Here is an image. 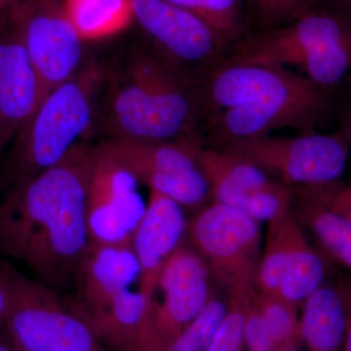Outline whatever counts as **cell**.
Segmentation results:
<instances>
[{"mask_svg": "<svg viewBox=\"0 0 351 351\" xmlns=\"http://www.w3.org/2000/svg\"><path fill=\"white\" fill-rule=\"evenodd\" d=\"M7 308H8V302H7L5 289L2 281L0 280V332L5 330Z\"/></svg>", "mask_w": 351, "mask_h": 351, "instance_id": "cell-29", "label": "cell"}, {"mask_svg": "<svg viewBox=\"0 0 351 351\" xmlns=\"http://www.w3.org/2000/svg\"><path fill=\"white\" fill-rule=\"evenodd\" d=\"M217 149L241 157L293 188L338 182L350 152L343 136L314 133L293 138L265 135L240 138Z\"/></svg>", "mask_w": 351, "mask_h": 351, "instance_id": "cell-7", "label": "cell"}, {"mask_svg": "<svg viewBox=\"0 0 351 351\" xmlns=\"http://www.w3.org/2000/svg\"><path fill=\"white\" fill-rule=\"evenodd\" d=\"M93 152L75 145L60 162L15 184L0 203V253L24 263L56 291L73 284L89 249Z\"/></svg>", "mask_w": 351, "mask_h": 351, "instance_id": "cell-1", "label": "cell"}, {"mask_svg": "<svg viewBox=\"0 0 351 351\" xmlns=\"http://www.w3.org/2000/svg\"><path fill=\"white\" fill-rule=\"evenodd\" d=\"M138 182L106 145L94 149L87 193L90 243L130 245L147 209Z\"/></svg>", "mask_w": 351, "mask_h": 351, "instance_id": "cell-9", "label": "cell"}, {"mask_svg": "<svg viewBox=\"0 0 351 351\" xmlns=\"http://www.w3.org/2000/svg\"><path fill=\"white\" fill-rule=\"evenodd\" d=\"M138 182L176 201L195 207L210 195V184L200 168L204 151L201 136L169 142L115 140L105 144Z\"/></svg>", "mask_w": 351, "mask_h": 351, "instance_id": "cell-8", "label": "cell"}, {"mask_svg": "<svg viewBox=\"0 0 351 351\" xmlns=\"http://www.w3.org/2000/svg\"><path fill=\"white\" fill-rule=\"evenodd\" d=\"M302 189L309 195L351 223V184L341 186L338 182H335L329 186Z\"/></svg>", "mask_w": 351, "mask_h": 351, "instance_id": "cell-26", "label": "cell"}, {"mask_svg": "<svg viewBox=\"0 0 351 351\" xmlns=\"http://www.w3.org/2000/svg\"><path fill=\"white\" fill-rule=\"evenodd\" d=\"M228 311L225 302L212 298L195 319L168 343L165 351H206Z\"/></svg>", "mask_w": 351, "mask_h": 351, "instance_id": "cell-23", "label": "cell"}, {"mask_svg": "<svg viewBox=\"0 0 351 351\" xmlns=\"http://www.w3.org/2000/svg\"><path fill=\"white\" fill-rule=\"evenodd\" d=\"M291 211L306 226L325 250L351 271V223L302 188H294Z\"/></svg>", "mask_w": 351, "mask_h": 351, "instance_id": "cell-18", "label": "cell"}, {"mask_svg": "<svg viewBox=\"0 0 351 351\" xmlns=\"http://www.w3.org/2000/svg\"><path fill=\"white\" fill-rule=\"evenodd\" d=\"M348 306H350V311L351 313V295H350V302H348Z\"/></svg>", "mask_w": 351, "mask_h": 351, "instance_id": "cell-35", "label": "cell"}, {"mask_svg": "<svg viewBox=\"0 0 351 351\" xmlns=\"http://www.w3.org/2000/svg\"><path fill=\"white\" fill-rule=\"evenodd\" d=\"M326 274L324 261L304 235L302 223H295L292 246L277 298L297 307L322 286Z\"/></svg>", "mask_w": 351, "mask_h": 351, "instance_id": "cell-19", "label": "cell"}, {"mask_svg": "<svg viewBox=\"0 0 351 351\" xmlns=\"http://www.w3.org/2000/svg\"><path fill=\"white\" fill-rule=\"evenodd\" d=\"M346 142H348V145L351 147V117L350 119V122H348V130H346Z\"/></svg>", "mask_w": 351, "mask_h": 351, "instance_id": "cell-33", "label": "cell"}, {"mask_svg": "<svg viewBox=\"0 0 351 351\" xmlns=\"http://www.w3.org/2000/svg\"><path fill=\"white\" fill-rule=\"evenodd\" d=\"M191 244L209 274L230 298L257 294L261 252L260 223L228 205L214 201L188 223Z\"/></svg>", "mask_w": 351, "mask_h": 351, "instance_id": "cell-6", "label": "cell"}, {"mask_svg": "<svg viewBox=\"0 0 351 351\" xmlns=\"http://www.w3.org/2000/svg\"><path fill=\"white\" fill-rule=\"evenodd\" d=\"M11 17L38 76L43 101L76 75L82 39L58 0H27Z\"/></svg>", "mask_w": 351, "mask_h": 351, "instance_id": "cell-10", "label": "cell"}, {"mask_svg": "<svg viewBox=\"0 0 351 351\" xmlns=\"http://www.w3.org/2000/svg\"><path fill=\"white\" fill-rule=\"evenodd\" d=\"M13 346H14V345H13ZM14 348H15L16 351H23V350H19V348H16V346H14Z\"/></svg>", "mask_w": 351, "mask_h": 351, "instance_id": "cell-36", "label": "cell"}, {"mask_svg": "<svg viewBox=\"0 0 351 351\" xmlns=\"http://www.w3.org/2000/svg\"><path fill=\"white\" fill-rule=\"evenodd\" d=\"M256 297L249 302L246 308L244 345L250 351H274V345L269 332L256 306Z\"/></svg>", "mask_w": 351, "mask_h": 351, "instance_id": "cell-27", "label": "cell"}, {"mask_svg": "<svg viewBox=\"0 0 351 351\" xmlns=\"http://www.w3.org/2000/svg\"><path fill=\"white\" fill-rule=\"evenodd\" d=\"M330 1L334 2L338 5L351 7V0H330Z\"/></svg>", "mask_w": 351, "mask_h": 351, "instance_id": "cell-32", "label": "cell"}, {"mask_svg": "<svg viewBox=\"0 0 351 351\" xmlns=\"http://www.w3.org/2000/svg\"><path fill=\"white\" fill-rule=\"evenodd\" d=\"M134 20L156 46L159 56L200 78L226 59L225 46L199 18L166 0H131ZM193 77V76H191Z\"/></svg>", "mask_w": 351, "mask_h": 351, "instance_id": "cell-11", "label": "cell"}, {"mask_svg": "<svg viewBox=\"0 0 351 351\" xmlns=\"http://www.w3.org/2000/svg\"><path fill=\"white\" fill-rule=\"evenodd\" d=\"M0 149L16 138L41 101L38 78L13 18L0 23Z\"/></svg>", "mask_w": 351, "mask_h": 351, "instance_id": "cell-14", "label": "cell"}, {"mask_svg": "<svg viewBox=\"0 0 351 351\" xmlns=\"http://www.w3.org/2000/svg\"><path fill=\"white\" fill-rule=\"evenodd\" d=\"M343 351H351V318L350 316H348V329H346Z\"/></svg>", "mask_w": 351, "mask_h": 351, "instance_id": "cell-31", "label": "cell"}, {"mask_svg": "<svg viewBox=\"0 0 351 351\" xmlns=\"http://www.w3.org/2000/svg\"><path fill=\"white\" fill-rule=\"evenodd\" d=\"M257 294L249 298H230L228 313L206 351H241L247 306Z\"/></svg>", "mask_w": 351, "mask_h": 351, "instance_id": "cell-24", "label": "cell"}, {"mask_svg": "<svg viewBox=\"0 0 351 351\" xmlns=\"http://www.w3.org/2000/svg\"><path fill=\"white\" fill-rule=\"evenodd\" d=\"M198 88L213 147L276 129L313 133L329 110L324 88L283 69L221 62Z\"/></svg>", "mask_w": 351, "mask_h": 351, "instance_id": "cell-2", "label": "cell"}, {"mask_svg": "<svg viewBox=\"0 0 351 351\" xmlns=\"http://www.w3.org/2000/svg\"><path fill=\"white\" fill-rule=\"evenodd\" d=\"M113 90L108 124L115 140L169 142L200 136L199 88L156 53L138 52Z\"/></svg>", "mask_w": 351, "mask_h": 351, "instance_id": "cell-3", "label": "cell"}, {"mask_svg": "<svg viewBox=\"0 0 351 351\" xmlns=\"http://www.w3.org/2000/svg\"><path fill=\"white\" fill-rule=\"evenodd\" d=\"M313 0H256L254 10L261 25L276 29L311 12Z\"/></svg>", "mask_w": 351, "mask_h": 351, "instance_id": "cell-25", "label": "cell"}, {"mask_svg": "<svg viewBox=\"0 0 351 351\" xmlns=\"http://www.w3.org/2000/svg\"><path fill=\"white\" fill-rule=\"evenodd\" d=\"M298 219L292 211L269 221L267 239L256 287L258 294L277 297L292 246L293 230Z\"/></svg>", "mask_w": 351, "mask_h": 351, "instance_id": "cell-21", "label": "cell"}, {"mask_svg": "<svg viewBox=\"0 0 351 351\" xmlns=\"http://www.w3.org/2000/svg\"><path fill=\"white\" fill-rule=\"evenodd\" d=\"M304 304L300 336L306 351H343L348 314L338 289L321 286Z\"/></svg>", "mask_w": 351, "mask_h": 351, "instance_id": "cell-17", "label": "cell"}, {"mask_svg": "<svg viewBox=\"0 0 351 351\" xmlns=\"http://www.w3.org/2000/svg\"><path fill=\"white\" fill-rule=\"evenodd\" d=\"M186 230L188 223L181 205L151 189L147 209L130 243L141 267V291L149 299L159 272L181 246Z\"/></svg>", "mask_w": 351, "mask_h": 351, "instance_id": "cell-15", "label": "cell"}, {"mask_svg": "<svg viewBox=\"0 0 351 351\" xmlns=\"http://www.w3.org/2000/svg\"><path fill=\"white\" fill-rule=\"evenodd\" d=\"M350 31V25L341 16L311 11L289 24L245 36L228 51L223 62L270 68H302L321 44Z\"/></svg>", "mask_w": 351, "mask_h": 351, "instance_id": "cell-12", "label": "cell"}, {"mask_svg": "<svg viewBox=\"0 0 351 351\" xmlns=\"http://www.w3.org/2000/svg\"><path fill=\"white\" fill-rule=\"evenodd\" d=\"M5 289V332L23 351H110L57 291L0 261Z\"/></svg>", "mask_w": 351, "mask_h": 351, "instance_id": "cell-5", "label": "cell"}, {"mask_svg": "<svg viewBox=\"0 0 351 351\" xmlns=\"http://www.w3.org/2000/svg\"><path fill=\"white\" fill-rule=\"evenodd\" d=\"M256 0H246L247 4L251 7V8H254V5H255Z\"/></svg>", "mask_w": 351, "mask_h": 351, "instance_id": "cell-34", "label": "cell"}, {"mask_svg": "<svg viewBox=\"0 0 351 351\" xmlns=\"http://www.w3.org/2000/svg\"><path fill=\"white\" fill-rule=\"evenodd\" d=\"M100 69L92 68L60 85L44 98L16 136L9 174L15 184L62 160L91 125Z\"/></svg>", "mask_w": 351, "mask_h": 351, "instance_id": "cell-4", "label": "cell"}, {"mask_svg": "<svg viewBox=\"0 0 351 351\" xmlns=\"http://www.w3.org/2000/svg\"><path fill=\"white\" fill-rule=\"evenodd\" d=\"M63 3L82 41L112 36L133 18L131 0H64Z\"/></svg>", "mask_w": 351, "mask_h": 351, "instance_id": "cell-20", "label": "cell"}, {"mask_svg": "<svg viewBox=\"0 0 351 351\" xmlns=\"http://www.w3.org/2000/svg\"><path fill=\"white\" fill-rule=\"evenodd\" d=\"M27 0H0V22L8 19Z\"/></svg>", "mask_w": 351, "mask_h": 351, "instance_id": "cell-28", "label": "cell"}, {"mask_svg": "<svg viewBox=\"0 0 351 351\" xmlns=\"http://www.w3.org/2000/svg\"><path fill=\"white\" fill-rule=\"evenodd\" d=\"M0 351H16L5 331L0 332Z\"/></svg>", "mask_w": 351, "mask_h": 351, "instance_id": "cell-30", "label": "cell"}, {"mask_svg": "<svg viewBox=\"0 0 351 351\" xmlns=\"http://www.w3.org/2000/svg\"><path fill=\"white\" fill-rule=\"evenodd\" d=\"M140 278V265L131 245L90 243L71 284L75 289L73 301L66 304L82 315L132 288Z\"/></svg>", "mask_w": 351, "mask_h": 351, "instance_id": "cell-16", "label": "cell"}, {"mask_svg": "<svg viewBox=\"0 0 351 351\" xmlns=\"http://www.w3.org/2000/svg\"><path fill=\"white\" fill-rule=\"evenodd\" d=\"M193 14L216 34L226 51L245 36L243 0H166Z\"/></svg>", "mask_w": 351, "mask_h": 351, "instance_id": "cell-22", "label": "cell"}, {"mask_svg": "<svg viewBox=\"0 0 351 351\" xmlns=\"http://www.w3.org/2000/svg\"><path fill=\"white\" fill-rule=\"evenodd\" d=\"M209 270L195 249L181 245L171 255L157 277L151 299L152 315L166 343H170L193 322L210 297Z\"/></svg>", "mask_w": 351, "mask_h": 351, "instance_id": "cell-13", "label": "cell"}]
</instances>
